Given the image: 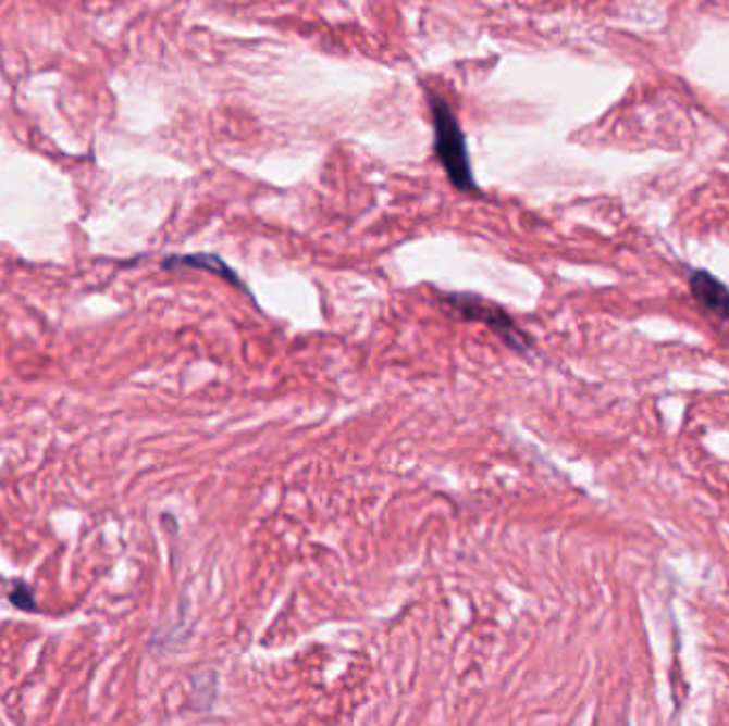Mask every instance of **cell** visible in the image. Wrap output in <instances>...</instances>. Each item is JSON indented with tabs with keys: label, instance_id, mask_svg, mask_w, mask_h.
<instances>
[{
	"label": "cell",
	"instance_id": "cell-5",
	"mask_svg": "<svg viewBox=\"0 0 729 726\" xmlns=\"http://www.w3.org/2000/svg\"><path fill=\"white\" fill-rule=\"evenodd\" d=\"M9 599H11L17 608H22V610H35V597H33L30 590H26V586L15 588V590L11 592Z\"/></svg>",
	"mask_w": 729,
	"mask_h": 726
},
{
	"label": "cell",
	"instance_id": "cell-3",
	"mask_svg": "<svg viewBox=\"0 0 729 726\" xmlns=\"http://www.w3.org/2000/svg\"><path fill=\"white\" fill-rule=\"evenodd\" d=\"M693 299L706 310L729 320V288L708 271H695L689 279Z\"/></svg>",
	"mask_w": 729,
	"mask_h": 726
},
{
	"label": "cell",
	"instance_id": "cell-1",
	"mask_svg": "<svg viewBox=\"0 0 729 726\" xmlns=\"http://www.w3.org/2000/svg\"><path fill=\"white\" fill-rule=\"evenodd\" d=\"M429 107L435 128V157L444 166L450 184L461 192H475L478 184L469 160L468 137L446 99L429 90Z\"/></svg>",
	"mask_w": 729,
	"mask_h": 726
},
{
	"label": "cell",
	"instance_id": "cell-4",
	"mask_svg": "<svg viewBox=\"0 0 729 726\" xmlns=\"http://www.w3.org/2000/svg\"><path fill=\"white\" fill-rule=\"evenodd\" d=\"M164 268L169 271H175V268H203V271H209L218 277H222L224 281H231L233 286L237 288H246V284L237 277V273L220 259L215 254H188V256H171V259L164 260L162 262ZM248 290V288H246Z\"/></svg>",
	"mask_w": 729,
	"mask_h": 726
},
{
	"label": "cell",
	"instance_id": "cell-2",
	"mask_svg": "<svg viewBox=\"0 0 729 726\" xmlns=\"http://www.w3.org/2000/svg\"><path fill=\"white\" fill-rule=\"evenodd\" d=\"M446 303L461 313L466 320H473V322H482L486 324L491 330H495L504 343L517 352H524L531 348L529 337L522 333L521 328L515 324V320L502 310L499 305L478 297V295H469V292H453L446 297Z\"/></svg>",
	"mask_w": 729,
	"mask_h": 726
}]
</instances>
